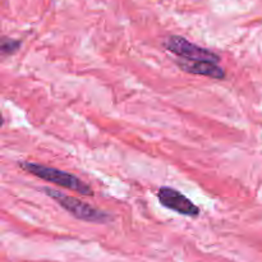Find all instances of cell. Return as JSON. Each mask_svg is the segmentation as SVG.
<instances>
[{
	"label": "cell",
	"instance_id": "2",
	"mask_svg": "<svg viewBox=\"0 0 262 262\" xmlns=\"http://www.w3.org/2000/svg\"><path fill=\"white\" fill-rule=\"evenodd\" d=\"M41 191L48 197L53 199L55 202H58L59 206L67 210L76 219L82 220V222L105 224V223L112 220V215L102 211V210L96 209V207L91 206V205L86 204V202L81 201V200L76 199V197L68 196V194H64L61 192L55 191V189L48 188V187H43Z\"/></svg>",
	"mask_w": 262,
	"mask_h": 262
},
{
	"label": "cell",
	"instance_id": "3",
	"mask_svg": "<svg viewBox=\"0 0 262 262\" xmlns=\"http://www.w3.org/2000/svg\"><path fill=\"white\" fill-rule=\"evenodd\" d=\"M163 46L178 58L189 61H212L219 63L220 56L214 51L196 45L182 36L173 35L164 40Z\"/></svg>",
	"mask_w": 262,
	"mask_h": 262
},
{
	"label": "cell",
	"instance_id": "5",
	"mask_svg": "<svg viewBox=\"0 0 262 262\" xmlns=\"http://www.w3.org/2000/svg\"><path fill=\"white\" fill-rule=\"evenodd\" d=\"M177 64L184 72L197 74V76L210 77V78L214 79H224L227 77L224 69L220 68L217 63H212V61H189L179 59V60H177Z\"/></svg>",
	"mask_w": 262,
	"mask_h": 262
},
{
	"label": "cell",
	"instance_id": "4",
	"mask_svg": "<svg viewBox=\"0 0 262 262\" xmlns=\"http://www.w3.org/2000/svg\"><path fill=\"white\" fill-rule=\"evenodd\" d=\"M158 199L164 207L179 215L189 217H196L200 215V207L176 188L161 187L158 192Z\"/></svg>",
	"mask_w": 262,
	"mask_h": 262
},
{
	"label": "cell",
	"instance_id": "6",
	"mask_svg": "<svg viewBox=\"0 0 262 262\" xmlns=\"http://www.w3.org/2000/svg\"><path fill=\"white\" fill-rule=\"evenodd\" d=\"M22 41L17 40V38L12 37H2V42H0V53L3 56H9L17 53L20 49Z\"/></svg>",
	"mask_w": 262,
	"mask_h": 262
},
{
	"label": "cell",
	"instance_id": "1",
	"mask_svg": "<svg viewBox=\"0 0 262 262\" xmlns=\"http://www.w3.org/2000/svg\"><path fill=\"white\" fill-rule=\"evenodd\" d=\"M19 166L27 173L32 174V176L37 177L42 181L50 182V183L63 187L66 189H71V191L77 192L82 196H94V191L89 184L84 183L82 179H79L74 174L68 173V171L59 170L53 166L31 163V161H19Z\"/></svg>",
	"mask_w": 262,
	"mask_h": 262
}]
</instances>
